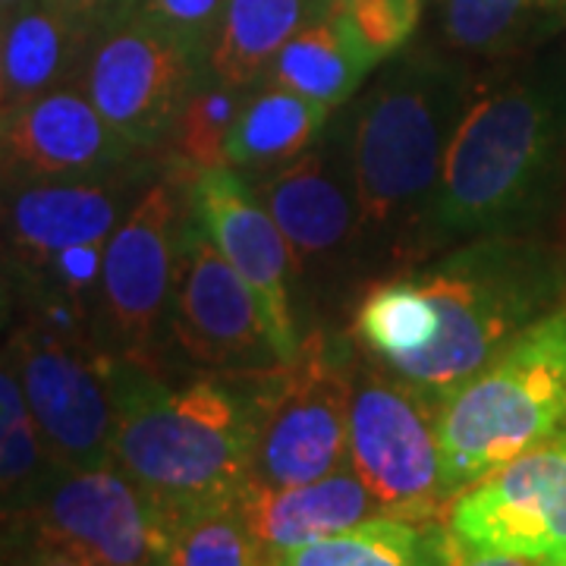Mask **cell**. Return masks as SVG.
Instances as JSON below:
<instances>
[{
	"mask_svg": "<svg viewBox=\"0 0 566 566\" xmlns=\"http://www.w3.org/2000/svg\"><path fill=\"white\" fill-rule=\"evenodd\" d=\"M331 120V107L303 98L281 85H262L249 95L240 120L233 126L223 164L240 177L262 180L281 170L324 136Z\"/></svg>",
	"mask_w": 566,
	"mask_h": 566,
	"instance_id": "cell-20",
	"label": "cell"
},
{
	"mask_svg": "<svg viewBox=\"0 0 566 566\" xmlns=\"http://www.w3.org/2000/svg\"><path fill=\"white\" fill-rule=\"evenodd\" d=\"M61 465L51 460L32 409L25 403L17 365L0 349V523L20 520Z\"/></svg>",
	"mask_w": 566,
	"mask_h": 566,
	"instance_id": "cell-24",
	"label": "cell"
},
{
	"mask_svg": "<svg viewBox=\"0 0 566 566\" xmlns=\"http://www.w3.org/2000/svg\"><path fill=\"white\" fill-rule=\"evenodd\" d=\"M566 434V305L532 324L441 406L447 504L520 453Z\"/></svg>",
	"mask_w": 566,
	"mask_h": 566,
	"instance_id": "cell-5",
	"label": "cell"
},
{
	"mask_svg": "<svg viewBox=\"0 0 566 566\" xmlns=\"http://www.w3.org/2000/svg\"><path fill=\"white\" fill-rule=\"evenodd\" d=\"M148 170V164H139L104 180L0 186V237L17 281L39 274L70 245L107 243L155 177Z\"/></svg>",
	"mask_w": 566,
	"mask_h": 566,
	"instance_id": "cell-17",
	"label": "cell"
},
{
	"mask_svg": "<svg viewBox=\"0 0 566 566\" xmlns=\"http://www.w3.org/2000/svg\"><path fill=\"white\" fill-rule=\"evenodd\" d=\"M63 10L80 20L92 35H98L104 29H111L114 22L126 20L139 0H57Z\"/></svg>",
	"mask_w": 566,
	"mask_h": 566,
	"instance_id": "cell-31",
	"label": "cell"
},
{
	"mask_svg": "<svg viewBox=\"0 0 566 566\" xmlns=\"http://www.w3.org/2000/svg\"><path fill=\"white\" fill-rule=\"evenodd\" d=\"M327 10L331 0H227L208 51V73L255 92L283 44Z\"/></svg>",
	"mask_w": 566,
	"mask_h": 566,
	"instance_id": "cell-21",
	"label": "cell"
},
{
	"mask_svg": "<svg viewBox=\"0 0 566 566\" xmlns=\"http://www.w3.org/2000/svg\"><path fill=\"white\" fill-rule=\"evenodd\" d=\"M25 3H32V0H0V20H7L10 13H17Z\"/></svg>",
	"mask_w": 566,
	"mask_h": 566,
	"instance_id": "cell-35",
	"label": "cell"
},
{
	"mask_svg": "<svg viewBox=\"0 0 566 566\" xmlns=\"http://www.w3.org/2000/svg\"><path fill=\"white\" fill-rule=\"evenodd\" d=\"M189 208L211 243L255 293L281 363L296 359L303 340L293 315V255L252 182L227 164L199 170L189 182Z\"/></svg>",
	"mask_w": 566,
	"mask_h": 566,
	"instance_id": "cell-16",
	"label": "cell"
},
{
	"mask_svg": "<svg viewBox=\"0 0 566 566\" xmlns=\"http://www.w3.org/2000/svg\"><path fill=\"white\" fill-rule=\"evenodd\" d=\"M475 82L469 61L419 48L381 63V73L349 104L340 129L359 199L363 259L416 262L428 255L447 151Z\"/></svg>",
	"mask_w": 566,
	"mask_h": 566,
	"instance_id": "cell-2",
	"label": "cell"
},
{
	"mask_svg": "<svg viewBox=\"0 0 566 566\" xmlns=\"http://www.w3.org/2000/svg\"><path fill=\"white\" fill-rule=\"evenodd\" d=\"M142 155L82 85L54 88L0 117V186L104 180L145 164Z\"/></svg>",
	"mask_w": 566,
	"mask_h": 566,
	"instance_id": "cell-15",
	"label": "cell"
},
{
	"mask_svg": "<svg viewBox=\"0 0 566 566\" xmlns=\"http://www.w3.org/2000/svg\"><path fill=\"white\" fill-rule=\"evenodd\" d=\"M167 346L196 371L243 375L281 365L255 293L189 211L182 230Z\"/></svg>",
	"mask_w": 566,
	"mask_h": 566,
	"instance_id": "cell-11",
	"label": "cell"
},
{
	"mask_svg": "<svg viewBox=\"0 0 566 566\" xmlns=\"http://www.w3.org/2000/svg\"><path fill=\"white\" fill-rule=\"evenodd\" d=\"M114 463L161 516L180 520L230 504L252 479L249 371L177 378L161 363L114 359Z\"/></svg>",
	"mask_w": 566,
	"mask_h": 566,
	"instance_id": "cell-3",
	"label": "cell"
},
{
	"mask_svg": "<svg viewBox=\"0 0 566 566\" xmlns=\"http://www.w3.org/2000/svg\"><path fill=\"white\" fill-rule=\"evenodd\" d=\"M444 523L469 551L566 566V434L460 491L447 504Z\"/></svg>",
	"mask_w": 566,
	"mask_h": 566,
	"instance_id": "cell-13",
	"label": "cell"
},
{
	"mask_svg": "<svg viewBox=\"0 0 566 566\" xmlns=\"http://www.w3.org/2000/svg\"><path fill=\"white\" fill-rule=\"evenodd\" d=\"M293 255V283L363 262V221L340 123L303 158L252 182Z\"/></svg>",
	"mask_w": 566,
	"mask_h": 566,
	"instance_id": "cell-14",
	"label": "cell"
},
{
	"mask_svg": "<svg viewBox=\"0 0 566 566\" xmlns=\"http://www.w3.org/2000/svg\"><path fill=\"white\" fill-rule=\"evenodd\" d=\"M331 3H334V0H331Z\"/></svg>",
	"mask_w": 566,
	"mask_h": 566,
	"instance_id": "cell-39",
	"label": "cell"
},
{
	"mask_svg": "<svg viewBox=\"0 0 566 566\" xmlns=\"http://www.w3.org/2000/svg\"><path fill=\"white\" fill-rule=\"evenodd\" d=\"M161 566H170V564H161Z\"/></svg>",
	"mask_w": 566,
	"mask_h": 566,
	"instance_id": "cell-38",
	"label": "cell"
},
{
	"mask_svg": "<svg viewBox=\"0 0 566 566\" xmlns=\"http://www.w3.org/2000/svg\"><path fill=\"white\" fill-rule=\"evenodd\" d=\"M268 554L252 535L237 501L208 506L174 528L170 566H268Z\"/></svg>",
	"mask_w": 566,
	"mask_h": 566,
	"instance_id": "cell-28",
	"label": "cell"
},
{
	"mask_svg": "<svg viewBox=\"0 0 566 566\" xmlns=\"http://www.w3.org/2000/svg\"><path fill=\"white\" fill-rule=\"evenodd\" d=\"M192 177L167 164L104 245L98 337L114 359L161 363Z\"/></svg>",
	"mask_w": 566,
	"mask_h": 566,
	"instance_id": "cell-8",
	"label": "cell"
},
{
	"mask_svg": "<svg viewBox=\"0 0 566 566\" xmlns=\"http://www.w3.org/2000/svg\"><path fill=\"white\" fill-rule=\"evenodd\" d=\"M237 504L268 560L290 547L312 545L375 516H387L385 506L375 501V494L365 488L353 465L293 488L249 482L240 491Z\"/></svg>",
	"mask_w": 566,
	"mask_h": 566,
	"instance_id": "cell-18",
	"label": "cell"
},
{
	"mask_svg": "<svg viewBox=\"0 0 566 566\" xmlns=\"http://www.w3.org/2000/svg\"><path fill=\"white\" fill-rule=\"evenodd\" d=\"M353 353L324 331L308 334L296 359L249 371L252 479L293 488L349 465Z\"/></svg>",
	"mask_w": 566,
	"mask_h": 566,
	"instance_id": "cell-7",
	"label": "cell"
},
{
	"mask_svg": "<svg viewBox=\"0 0 566 566\" xmlns=\"http://www.w3.org/2000/svg\"><path fill=\"white\" fill-rule=\"evenodd\" d=\"M453 535L431 516H375L312 545L271 557L268 566H447Z\"/></svg>",
	"mask_w": 566,
	"mask_h": 566,
	"instance_id": "cell-22",
	"label": "cell"
},
{
	"mask_svg": "<svg viewBox=\"0 0 566 566\" xmlns=\"http://www.w3.org/2000/svg\"><path fill=\"white\" fill-rule=\"evenodd\" d=\"M566 202V44L475 82L450 142L428 255L482 237H538Z\"/></svg>",
	"mask_w": 566,
	"mask_h": 566,
	"instance_id": "cell-1",
	"label": "cell"
},
{
	"mask_svg": "<svg viewBox=\"0 0 566 566\" xmlns=\"http://www.w3.org/2000/svg\"><path fill=\"white\" fill-rule=\"evenodd\" d=\"M409 274L434 305L438 331L394 371L441 403L532 324L566 305V249L542 237L469 240Z\"/></svg>",
	"mask_w": 566,
	"mask_h": 566,
	"instance_id": "cell-4",
	"label": "cell"
},
{
	"mask_svg": "<svg viewBox=\"0 0 566 566\" xmlns=\"http://www.w3.org/2000/svg\"><path fill=\"white\" fill-rule=\"evenodd\" d=\"M7 542H10L7 566H85L61 547L41 545V542L22 538V535H7Z\"/></svg>",
	"mask_w": 566,
	"mask_h": 566,
	"instance_id": "cell-32",
	"label": "cell"
},
{
	"mask_svg": "<svg viewBox=\"0 0 566 566\" xmlns=\"http://www.w3.org/2000/svg\"><path fill=\"white\" fill-rule=\"evenodd\" d=\"M434 331L438 312L409 271L375 283L363 296L353 322V334L390 368L422 353L434 340Z\"/></svg>",
	"mask_w": 566,
	"mask_h": 566,
	"instance_id": "cell-25",
	"label": "cell"
},
{
	"mask_svg": "<svg viewBox=\"0 0 566 566\" xmlns=\"http://www.w3.org/2000/svg\"><path fill=\"white\" fill-rule=\"evenodd\" d=\"M7 535L61 547L85 566L170 564L174 528L117 463L57 469Z\"/></svg>",
	"mask_w": 566,
	"mask_h": 566,
	"instance_id": "cell-10",
	"label": "cell"
},
{
	"mask_svg": "<svg viewBox=\"0 0 566 566\" xmlns=\"http://www.w3.org/2000/svg\"><path fill=\"white\" fill-rule=\"evenodd\" d=\"M447 566H547L542 560H528V557H516V554H494V551H469V547L457 545L450 551V564Z\"/></svg>",
	"mask_w": 566,
	"mask_h": 566,
	"instance_id": "cell-33",
	"label": "cell"
},
{
	"mask_svg": "<svg viewBox=\"0 0 566 566\" xmlns=\"http://www.w3.org/2000/svg\"><path fill=\"white\" fill-rule=\"evenodd\" d=\"M3 255H7V245H3V237H0V308H3V296H7V271H3Z\"/></svg>",
	"mask_w": 566,
	"mask_h": 566,
	"instance_id": "cell-34",
	"label": "cell"
},
{
	"mask_svg": "<svg viewBox=\"0 0 566 566\" xmlns=\"http://www.w3.org/2000/svg\"><path fill=\"white\" fill-rule=\"evenodd\" d=\"M375 70L378 66L365 57L359 41L353 39L344 17L331 3L324 17L308 22L283 44L264 76V85H281L334 111L353 102V95L363 88L365 76Z\"/></svg>",
	"mask_w": 566,
	"mask_h": 566,
	"instance_id": "cell-23",
	"label": "cell"
},
{
	"mask_svg": "<svg viewBox=\"0 0 566 566\" xmlns=\"http://www.w3.org/2000/svg\"><path fill=\"white\" fill-rule=\"evenodd\" d=\"M202 73L205 63L180 41L129 13L95 35L80 85L123 139L155 151L167 145Z\"/></svg>",
	"mask_w": 566,
	"mask_h": 566,
	"instance_id": "cell-12",
	"label": "cell"
},
{
	"mask_svg": "<svg viewBox=\"0 0 566 566\" xmlns=\"http://www.w3.org/2000/svg\"><path fill=\"white\" fill-rule=\"evenodd\" d=\"M3 22L0 20V111H3Z\"/></svg>",
	"mask_w": 566,
	"mask_h": 566,
	"instance_id": "cell-36",
	"label": "cell"
},
{
	"mask_svg": "<svg viewBox=\"0 0 566 566\" xmlns=\"http://www.w3.org/2000/svg\"><path fill=\"white\" fill-rule=\"evenodd\" d=\"M95 35L57 0H32L3 22V111L80 85Z\"/></svg>",
	"mask_w": 566,
	"mask_h": 566,
	"instance_id": "cell-19",
	"label": "cell"
},
{
	"mask_svg": "<svg viewBox=\"0 0 566 566\" xmlns=\"http://www.w3.org/2000/svg\"><path fill=\"white\" fill-rule=\"evenodd\" d=\"M249 95L252 92L237 88L205 70L182 104L180 117L170 129V139L164 145V158H170L167 164H174L189 177L223 164V148Z\"/></svg>",
	"mask_w": 566,
	"mask_h": 566,
	"instance_id": "cell-26",
	"label": "cell"
},
{
	"mask_svg": "<svg viewBox=\"0 0 566 566\" xmlns=\"http://www.w3.org/2000/svg\"><path fill=\"white\" fill-rule=\"evenodd\" d=\"M441 400L394 368L359 363L349 375V465L387 516H434L441 485Z\"/></svg>",
	"mask_w": 566,
	"mask_h": 566,
	"instance_id": "cell-9",
	"label": "cell"
},
{
	"mask_svg": "<svg viewBox=\"0 0 566 566\" xmlns=\"http://www.w3.org/2000/svg\"><path fill=\"white\" fill-rule=\"evenodd\" d=\"M564 205H566V202H564Z\"/></svg>",
	"mask_w": 566,
	"mask_h": 566,
	"instance_id": "cell-40",
	"label": "cell"
},
{
	"mask_svg": "<svg viewBox=\"0 0 566 566\" xmlns=\"http://www.w3.org/2000/svg\"><path fill=\"white\" fill-rule=\"evenodd\" d=\"M227 0H139L136 17L158 25L170 39H177L208 70V51L221 25Z\"/></svg>",
	"mask_w": 566,
	"mask_h": 566,
	"instance_id": "cell-30",
	"label": "cell"
},
{
	"mask_svg": "<svg viewBox=\"0 0 566 566\" xmlns=\"http://www.w3.org/2000/svg\"><path fill=\"white\" fill-rule=\"evenodd\" d=\"M547 0H447L444 39L463 61H504L526 48Z\"/></svg>",
	"mask_w": 566,
	"mask_h": 566,
	"instance_id": "cell-27",
	"label": "cell"
},
{
	"mask_svg": "<svg viewBox=\"0 0 566 566\" xmlns=\"http://www.w3.org/2000/svg\"><path fill=\"white\" fill-rule=\"evenodd\" d=\"M7 353L51 460L61 469L114 463V356L95 318L63 296H35Z\"/></svg>",
	"mask_w": 566,
	"mask_h": 566,
	"instance_id": "cell-6",
	"label": "cell"
},
{
	"mask_svg": "<svg viewBox=\"0 0 566 566\" xmlns=\"http://www.w3.org/2000/svg\"><path fill=\"white\" fill-rule=\"evenodd\" d=\"M424 0H334L365 57L381 66L416 35Z\"/></svg>",
	"mask_w": 566,
	"mask_h": 566,
	"instance_id": "cell-29",
	"label": "cell"
},
{
	"mask_svg": "<svg viewBox=\"0 0 566 566\" xmlns=\"http://www.w3.org/2000/svg\"><path fill=\"white\" fill-rule=\"evenodd\" d=\"M0 566H3V557H0Z\"/></svg>",
	"mask_w": 566,
	"mask_h": 566,
	"instance_id": "cell-37",
	"label": "cell"
}]
</instances>
